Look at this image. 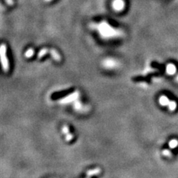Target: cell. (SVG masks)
<instances>
[{"label": "cell", "mask_w": 178, "mask_h": 178, "mask_svg": "<svg viewBox=\"0 0 178 178\" xmlns=\"http://www.w3.org/2000/svg\"><path fill=\"white\" fill-rule=\"evenodd\" d=\"M112 7L116 11H121L125 7V2L123 0H114L112 3Z\"/></svg>", "instance_id": "cell-3"}, {"label": "cell", "mask_w": 178, "mask_h": 178, "mask_svg": "<svg viewBox=\"0 0 178 178\" xmlns=\"http://www.w3.org/2000/svg\"><path fill=\"white\" fill-rule=\"evenodd\" d=\"M99 173H100V169H91V170H88L87 171V176L91 177V176H93V175L98 174Z\"/></svg>", "instance_id": "cell-5"}, {"label": "cell", "mask_w": 178, "mask_h": 178, "mask_svg": "<svg viewBox=\"0 0 178 178\" xmlns=\"http://www.w3.org/2000/svg\"><path fill=\"white\" fill-rule=\"evenodd\" d=\"M34 50H33L32 48H29L28 50H26V52H25V56H26L27 58H30L34 55Z\"/></svg>", "instance_id": "cell-7"}, {"label": "cell", "mask_w": 178, "mask_h": 178, "mask_svg": "<svg viewBox=\"0 0 178 178\" xmlns=\"http://www.w3.org/2000/svg\"><path fill=\"white\" fill-rule=\"evenodd\" d=\"M5 1H7V4H10V5H12V4H13V0H5Z\"/></svg>", "instance_id": "cell-11"}, {"label": "cell", "mask_w": 178, "mask_h": 178, "mask_svg": "<svg viewBox=\"0 0 178 178\" xmlns=\"http://www.w3.org/2000/svg\"><path fill=\"white\" fill-rule=\"evenodd\" d=\"M167 99H168L167 96H163V97H161V99H160V103H161L162 105H166V104L168 103Z\"/></svg>", "instance_id": "cell-8"}, {"label": "cell", "mask_w": 178, "mask_h": 178, "mask_svg": "<svg viewBox=\"0 0 178 178\" xmlns=\"http://www.w3.org/2000/svg\"><path fill=\"white\" fill-rule=\"evenodd\" d=\"M45 1H51V0H45Z\"/></svg>", "instance_id": "cell-12"}, {"label": "cell", "mask_w": 178, "mask_h": 178, "mask_svg": "<svg viewBox=\"0 0 178 178\" xmlns=\"http://www.w3.org/2000/svg\"><path fill=\"white\" fill-rule=\"evenodd\" d=\"M47 51H48V49L45 48V47H44V48H42V50H40V51L39 52V55H38L39 58H41L43 56H44V55L47 53Z\"/></svg>", "instance_id": "cell-6"}, {"label": "cell", "mask_w": 178, "mask_h": 178, "mask_svg": "<svg viewBox=\"0 0 178 178\" xmlns=\"http://www.w3.org/2000/svg\"><path fill=\"white\" fill-rule=\"evenodd\" d=\"M73 137H74V135H73L72 134L68 133L67 134H65V139H66L67 141L71 140V139H73Z\"/></svg>", "instance_id": "cell-10"}, {"label": "cell", "mask_w": 178, "mask_h": 178, "mask_svg": "<svg viewBox=\"0 0 178 178\" xmlns=\"http://www.w3.org/2000/svg\"><path fill=\"white\" fill-rule=\"evenodd\" d=\"M62 133L65 134H67L69 133V128H68V126L67 125H64L63 127H62Z\"/></svg>", "instance_id": "cell-9"}, {"label": "cell", "mask_w": 178, "mask_h": 178, "mask_svg": "<svg viewBox=\"0 0 178 178\" xmlns=\"http://www.w3.org/2000/svg\"><path fill=\"white\" fill-rule=\"evenodd\" d=\"M6 55V47L4 44H2L1 46V64H2V68L4 71H7L9 68L8 62H7Z\"/></svg>", "instance_id": "cell-1"}, {"label": "cell", "mask_w": 178, "mask_h": 178, "mask_svg": "<svg viewBox=\"0 0 178 178\" xmlns=\"http://www.w3.org/2000/svg\"><path fill=\"white\" fill-rule=\"evenodd\" d=\"M50 54H51L52 57H53L55 60L58 61V62L60 61V59H61L60 55L59 54V53H58V52L56 51L55 49H51V50H50Z\"/></svg>", "instance_id": "cell-4"}, {"label": "cell", "mask_w": 178, "mask_h": 178, "mask_svg": "<svg viewBox=\"0 0 178 178\" xmlns=\"http://www.w3.org/2000/svg\"><path fill=\"white\" fill-rule=\"evenodd\" d=\"M102 65L103 67H105V68L108 69H112V68H115L116 67H117L118 65V62L117 60H115L114 59L112 58H108L105 59V60L102 62Z\"/></svg>", "instance_id": "cell-2"}]
</instances>
